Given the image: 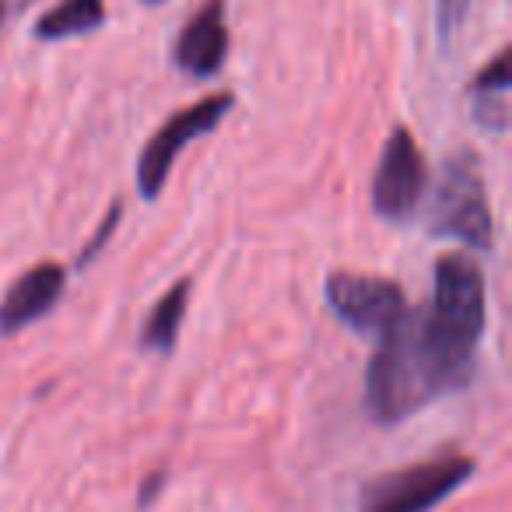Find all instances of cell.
<instances>
[{"label": "cell", "mask_w": 512, "mask_h": 512, "mask_svg": "<svg viewBox=\"0 0 512 512\" xmlns=\"http://www.w3.org/2000/svg\"><path fill=\"white\" fill-rule=\"evenodd\" d=\"M484 309H488V292L477 260L463 253H442L435 260L432 306L418 309V323L425 344L460 390L477 372V344L488 323Z\"/></svg>", "instance_id": "obj_1"}, {"label": "cell", "mask_w": 512, "mask_h": 512, "mask_svg": "<svg viewBox=\"0 0 512 512\" xmlns=\"http://www.w3.org/2000/svg\"><path fill=\"white\" fill-rule=\"evenodd\" d=\"M376 344V355L369 358V369H365V407L379 425H397L432 404L435 397H442L439 376L418 341L414 309H407L397 327Z\"/></svg>", "instance_id": "obj_2"}, {"label": "cell", "mask_w": 512, "mask_h": 512, "mask_svg": "<svg viewBox=\"0 0 512 512\" xmlns=\"http://www.w3.org/2000/svg\"><path fill=\"white\" fill-rule=\"evenodd\" d=\"M428 228L432 235H446L477 253H491L495 246L488 190H484L481 169L470 151H456L442 165V179L435 186L432 211H428Z\"/></svg>", "instance_id": "obj_3"}, {"label": "cell", "mask_w": 512, "mask_h": 512, "mask_svg": "<svg viewBox=\"0 0 512 512\" xmlns=\"http://www.w3.org/2000/svg\"><path fill=\"white\" fill-rule=\"evenodd\" d=\"M474 460L463 453H446L435 460L407 463L390 474L372 477L362 488L358 509L362 512H432L446 502L456 488L470 481Z\"/></svg>", "instance_id": "obj_4"}, {"label": "cell", "mask_w": 512, "mask_h": 512, "mask_svg": "<svg viewBox=\"0 0 512 512\" xmlns=\"http://www.w3.org/2000/svg\"><path fill=\"white\" fill-rule=\"evenodd\" d=\"M232 106H235L232 95L214 92V95L197 99L193 106L176 109V113L144 141L141 158H137V193H141L144 200H155L158 193L165 190V183H169L172 165H176V158L186 151V144H190L193 137L218 127Z\"/></svg>", "instance_id": "obj_5"}, {"label": "cell", "mask_w": 512, "mask_h": 512, "mask_svg": "<svg viewBox=\"0 0 512 512\" xmlns=\"http://www.w3.org/2000/svg\"><path fill=\"white\" fill-rule=\"evenodd\" d=\"M428 190V165L407 127H393L372 176V211L383 221H411Z\"/></svg>", "instance_id": "obj_6"}, {"label": "cell", "mask_w": 512, "mask_h": 512, "mask_svg": "<svg viewBox=\"0 0 512 512\" xmlns=\"http://www.w3.org/2000/svg\"><path fill=\"white\" fill-rule=\"evenodd\" d=\"M327 302L337 313V320L348 323L362 337H386L407 313L404 288L390 278L355 271H334L327 278Z\"/></svg>", "instance_id": "obj_7"}, {"label": "cell", "mask_w": 512, "mask_h": 512, "mask_svg": "<svg viewBox=\"0 0 512 512\" xmlns=\"http://www.w3.org/2000/svg\"><path fill=\"white\" fill-rule=\"evenodd\" d=\"M228 60V25H225V0H204L193 18L183 25L172 64L190 78H214Z\"/></svg>", "instance_id": "obj_8"}, {"label": "cell", "mask_w": 512, "mask_h": 512, "mask_svg": "<svg viewBox=\"0 0 512 512\" xmlns=\"http://www.w3.org/2000/svg\"><path fill=\"white\" fill-rule=\"evenodd\" d=\"M67 285V271L53 260L29 267L15 285L0 299V337L22 334L36 320H43L53 306L60 302Z\"/></svg>", "instance_id": "obj_9"}, {"label": "cell", "mask_w": 512, "mask_h": 512, "mask_svg": "<svg viewBox=\"0 0 512 512\" xmlns=\"http://www.w3.org/2000/svg\"><path fill=\"white\" fill-rule=\"evenodd\" d=\"M512 88L509 78V50H498L491 57V64L470 81V95H474V116L481 127L505 134L509 130V106H505V95Z\"/></svg>", "instance_id": "obj_10"}, {"label": "cell", "mask_w": 512, "mask_h": 512, "mask_svg": "<svg viewBox=\"0 0 512 512\" xmlns=\"http://www.w3.org/2000/svg\"><path fill=\"white\" fill-rule=\"evenodd\" d=\"M186 306H190V281H176L169 285V292L151 306L148 320L141 327V344L148 351H158V355H169L179 341V330H183L186 320Z\"/></svg>", "instance_id": "obj_11"}, {"label": "cell", "mask_w": 512, "mask_h": 512, "mask_svg": "<svg viewBox=\"0 0 512 512\" xmlns=\"http://www.w3.org/2000/svg\"><path fill=\"white\" fill-rule=\"evenodd\" d=\"M106 22V0H60L36 22V39L57 43V39L88 36Z\"/></svg>", "instance_id": "obj_12"}, {"label": "cell", "mask_w": 512, "mask_h": 512, "mask_svg": "<svg viewBox=\"0 0 512 512\" xmlns=\"http://www.w3.org/2000/svg\"><path fill=\"white\" fill-rule=\"evenodd\" d=\"M120 218H123V204L116 200V204L109 207L106 218H102V225H99V232H95V239H88V242H85V249H81L78 267H85L88 260H95V253H99V249L106 246L109 239H113V232H116V225H120Z\"/></svg>", "instance_id": "obj_13"}, {"label": "cell", "mask_w": 512, "mask_h": 512, "mask_svg": "<svg viewBox=\"0 0 512 512\" xmlns=\"http://www.w3.org/2000/svg\"><path fill=\"white\" fill-rule=\"evenodd\" d=\"M467 8H470V0H439V4H435V29H439L442 39L460 29L463 18H467Z\"/></svg>", "instance_id": "obj_14"}, {"label": "cell", "mask_w": 512, "mask_h": 512, "mask_svg": "<svg viewBox=\"0 0 512 512\" xmlns=\"http://www.w3.org/2000/svg\"><path fill=\"white\" fill-rule=\"evenodd\" d=\"M162 484H165V470H155V474H151V477H144L141 495H137V505H141V509H148V505L155 502L158 491H162Z\"/></svg>", "instance_id": "obj_15"}, {"label": "cell", "mask_w": 512, "mask_h": 512, "mask_svg": "<svg viewBox=\"0 0 512 512\" xmlns=\"http://www.w3.org/2000/svg\"><path fill=\"white\" fill-rule=\"evenodd\" d=\"M144 4H162V0H144Z\"/></svg>", "instance_id": "obj_16"}, {"label": "cell", "mask_w": 512, "mask_h": 512, "mask_svg": "<svg viewBox=\"0 0 512 512\" xmlns=\"http://www.w3.org/2000/svg\"><path fill=\"white\" fill-rule=\"evenodd\" d=\"M0 18H4V4H0Z\"/></svg>", "instance_id": "obj_17"}]
</instances>
